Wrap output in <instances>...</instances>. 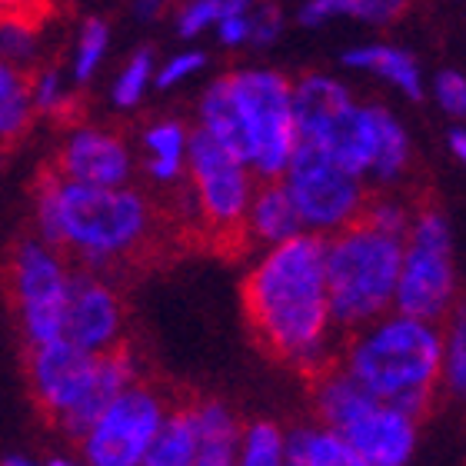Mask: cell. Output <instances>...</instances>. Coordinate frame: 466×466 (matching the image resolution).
Listing matches in <instances>:
<instances>
[{
  "label": "cell",
  "mask_w": 466,
  "mask_h": 466,
  "mask_svg": "<svg viewBox=\"0 0 466 466\" xmlns=\"http://www.w3.org/2000/svg\"><path fill=\"white\" fill-rule=\"evenodd\" d=\"M190 130L177 116H160L144 127L140 150H144V170L157 187L184 184L187 174V150H190Z\"/></svg>",
  "instance_id": "cell-19"
},
{
  "label": "cell",
  "mask_w": 466,
  "mask_h": 466,
  "mask_svg": "<svg viewBox=\"0 0 466 466\" xmlns=\"http://www.w3.org/2000/svg\"><path fill=\"white\" fill-rule=\"evenodd\" d=\"M260 177L227 147L190 130L184 184H177L180 220L214 243H243V214Z\"/></svg>",
  "instance_id": "cell-8"
},
{
  "label": "cell",
  "mask_w": 466,
  "mask_h": 466,
  "mask_svg": "<svg viewBox=\"0 0 466 466\" xmlns=\"http://www.w3.org/2000/svg\"><path fill=\"white\" fill-rule=\"evenodd\" d=\"M340 433L347 437L357 466H407L417 453L420 420L393 403L373 400Z\"/></svg>",
  "instance_id": "cell-15"
},
{
  "label": "cell",
  "mask_w": 466,
  "mask_h": 466,
  "mask_svg": "<svg viewBox=\"0 0 466 466\" xmlns=\"http://www.w3.org/2000/svg\"><path fill=\"white\" fill-rule=\"evenodd\" d=\"M283 447L287 433L270 420H253L240 427V447H237V463L243 466H283Z\"/></svg>",
  "instance_id": "cell-28"
},
{
  "label": "cell",
  "mask_w": 466,
  "mask_h": 466,
  "mask_svg": "<svg viewBox=\"0 0 466 466\" xmlns=\"http://www.w3.org/2000/svg\"><path fill=\"white\" fill-rule=\"evenodd\" d=\"M457 260H453V227L440 207H417L410 230L403 233L393 310L443 323L457 310Z\"/></svg>",
  "instance_id": "cell-9"
},
{
  "label": "cell",
  "mask_w": 466,
  "mask_h": 466,
  "mask_svg": "<svg viewBox=\"0 0 466 466\" xmlns=\"http://www.w3.org/2000/svg\"><path fill=\"white\" fill-rule=\"evenodd\" d=\"M154 70H157V57L154 50H134L127 64L116 70L114 84H110V100H114L116 110H137L144 104V97L154 90Z\"/></svg>",
  "instance_id": "cell-27"
},
{
  "label": "cell",
  "mask_w": 466,
  "mask_h": 466,
  "mask_svg": "<svg viewBox=\"0 0 466 466\" xmlns=\"http://www.w3.org/2000/svg\"><path fill=\"white\" fill-rule=\"evenodd\" d=\"M167 400L147 383H130L110 397L77 437V450L90 466H144L147 450L167 417Z\"/></svg>",
  "instance_id": "cell-12"
},
{
  "label": "cell",
  "mask_w": 466,
  "mask_h": 466,
  "mask_svg": "<svg viewBox=\"0 0 466 466\" xmlns=\"http://www.w3.org/2000/svg\"><path fill=\"white\" fill-rule=\"evenodd\" d=\"M210 34H217V40L230 50L247 47V44H250V10H230L224 17H217Z\"/></svg>",
  "instance_id": "cell-35"
},
{
  "label": "cell",
  "mask_w": 466,
  "mask_h": 466,
  "mask_svg": "<svg viewBox=\"0 0 466 466\" xmlns=\"http://www.w3.org/2000/svg\"><path fill=\"white\" fill-rule=\"evenodd\" d=\"M323 243L310 230L260 247L243 277V313L253 337L273 360L313 377L340 350L323 270Z\"/></svg>",
  "instance_id": "cell-1"
},
{
  "label": "cell",
  "mask_w": 466,
  "mask_h": 466,
  "mask_svg": "<svg viewBox=\"0 0 466 466\" xmlns=\"http://www.w3.org/2000/svg\"><path fill=\"white\" fill-rule=\"evenodd\" d=\"M443 323L387 310L347 333L337 363L357 377L373 400L423 417L440 393Z\"/></svg>",
  "instance_id": "cell-4"
},
{
  "label": "cell",
  "mask_w": 466,
  "mask_h": 466,
  "mask_svg": "<svg viewBox=\"0 0 466 466\" xmlns=\"http://www.w3.org/2000/svg\"><path fill=\"white\" fill-rule=\"evenodd\" d=\"M280 180L297 207L303 230L317 237H330L343 227L357 224L370 197L363 177L350 174L347 167H340L310 144H297Z\"/></svg>",
  "instance_id": "cell-11"
},
{
  "label": "cell",
  "mask_w": 466,
  "mask_h": 466,
  "mask_svg": "<svg viewBox=\"0 0 466 466\" xmlns=\"http://www.w3.org/2000/svg\"><path fill=\"white\" fill-rule=\"evenodd\" d=\"M283 463L290 466H357V457L350 450L347 437L340 430L327 427V423H310V427H297L287 433V447H283Z\"/></svg>",
  "instance_id": "cell-21"
},
{
  "label": "cell",
  "mask_w": 466,
  "mask_h": 466,
  "mask_svg": "<svg viewBox=\"0 0 466 466\" xmlns=\"http://www.w3.org/2000/svg\"><path fill=\"white\" fill-rule=\"evenodd\" d=\"M187 420L194 430V466H233L240 447V420L220 400L187 403Z\"/></svg>",
  "instance_id": "cell-17"
},
{
  "label": "cell",
  "mask_w": 466,
  "mask_h": 466,
  "mask_svg": "<svg viewBox=\"0 0 466 466\" xmlns=\"http://www.w3.org/2000/svg\"><path fill=\"white\" fill-rule=\"evenodd\" d=\"M194 130L240 157L260 180L280 177L300 144L290 77L270 67H240L217 77L200 94Z\"/></svg>",
  "instance_id": "cell-3"
},
{
  "label": "cell",
  "mask_w": 466,
  "mask_h": 466,
  "mask_svg": "<svg viewBox=\"0 0 466 466\" xmlns=\"http://www.w3.org/2000/svg\"><path fill=\"white\" fill-rule=\"evenodd\" d=\"M34 124L27 70L0 57V150H7Z\"/></svg>",
  "instance_id": "cell-23"
},
{
  "label": "cell",
  "mask_w": 466,
  "mask_h": 466,
  "mask_svg": "<svg viewBox=\"0 0 466 466\" xmlns=\"http://www.w3.org/2000/svg\"><path fill=\"white\" fill-rule=\"evenodd\" d=\"M70 273H74V263L67 253L40 240L37 233L14 243L7 260V293L27 347L60 337V307H64Z\"/></svg>",
  "instance_id": "cell-10"
},
{
  "label": "cell",
  "mask_w": 466,
  "mask_h": 466,
  "mask_svg": "<svg viewBox=\"0 0 466 466\" xmlns=\"http://www.w3.org/2000/svg\"><path fill=\"white\" fill-rule=\"evenodd\" d=\"M167 4H170V0H134V10H137V17L154 20Z\"/></svg>",
  "instance_id": "cell-38"
},
{
  "label": "cell",
  "mask_w": 466,
  "mask_h": 466,
  "mask_svg": "<svg viewBox=\"0 0 466 466\" xmlns=\"http://www.w3.org/2000/svg\"><path fill=\"white\" fill-rule=\"evenodd\" d=\"M410 0H307L300 7L303 27H323L333 20H357L370 27H387L407 14Z\"/></svg>",
  "instance_id": "cell-22"
},
{
  "label": "cell",
  "mask_w": 466,
  "mask_h": 466,
  "mask_svg": "<svg viewBox=\"0 0 466 466\" xmlns=\"http://www.w3.org/2000/svg\"><path fill=\"white\" fill-rule=\"evenodd\" d=\"M300 230L303 224L297 217V207H293L280 177L257 180L250 204H247V214H243V243H253L260 250V247L290 240Z\"/></svg>",
  "instance_id": "cell-16"
},
{
  "label": "cell",
  "mask_w": 466,
  "mask_h": 466,
  "mask_svg": "<svg viewBox=\"0 0 466 466\" xmlns=\"http://www.w3.org/2000/svg\"><path fill=\"white\" fill-rule=\"evenodd\" d=\"M0 463H4V466H30L34 460H30L27 453H7V457L0 460Z\"/></svg>",
  "instance_id": "cell-39"
},
{
  "label": "cell",
  "mask_w": 466,
  "mask_h": 466,
  "mask_svg": "<svg viewBox=\"0 0 466 466\" xmlns=\"http://www.w3.org/2000/svg\"><path fill=\"white\" fill-rule=\"evenodd\" d=\"M287 27V20H283V10L277 4H267V0H253L250 7V44L253 47H270L277 44Z\"/></svg>",
  "instance_id": "cell-33"
},
{
  "label": "cell",
  "mask_w": 466,
  "mask_h": 466,
  "mask_svg": "<svg viewBox=\"0 0 466 466\" xmlns=\"http://www.w3.org/2000/svg\"><path fill=\"white\" fill-rule=\"evenodd\" d=\"M400 253L403 240L373 230L370 224L343 227L323 243V270H327V297L337 330L350 333L380 313L393 310Z\"/></svg>",
  "instance_id": "cell-6"
},
{
  "label": "cell",
  "mask_w": 466,
  "mask_h": 466,
  "mask_svg": "<svg viewBox=\"0 0 466 466\" xmlns=\"http://www.w3.org/2000/svg\"><path fill=\"white\" fill-rule=\"evenodd\" d=\"M30 107L34 116H50V120H70L77 114V87L74 80L57 67H30Z\"/></svg>",
  "instance_id": "cell-24"
},
{
  "label": "cell",
  "mask_w": 466,
  "mask_h": 466,
  "mask_svg": "<svg viewBox=\"0 0 466 466\" xmlns=\"http://www.w3.org/2000/svg\"><path fill=\"white\" fill-rule=\"evenodd\" d=\"M0 57L30 70L40 60V17H0Z\"/></svg>",
  "instance_id": "cell-30"
},
{
  "label": "cell",
  "mask_w": 466,
  "mask_h": 466,
  "mask_svg": "<svg viewBox=\"0 0 466 466\" xmlns=\"http://www.w3.org/2000/svg\"><path fill=\"white\" fill-rule=\"evenodd\" d=\"M144 466H194V430L187 410H167L154 443L147 450Z\"/></svg>",
  "instance_id": "cell-26"
},
{
  "label": "cell",
  "mask_w": 466,
  "mask_h": 466,
  "mask_svg": "<svg viewBox=\"0 0 466 466\" xmlns=\"http://www.w3.org/2000/svg\"><path fill=\"white\" fill-rule=\"evenodd\" d=\"M124 300L114 283L94 270L74 267L60 307V340L87 353H107L124 343Z\"/></svg>",
  "instance_id": "cell-13"
},
{
  "label": "cell",
  "mask_w": 466,
  "mask_h": 466,
  "mask_svg": "<svg viewBox=\"0 0 466 466\" xmlns=\"http://www.w3.org/2000/svg\"><path fill=\"white\" fill-rule=\"evenodd\" d=\"M447 150L450 157H457V160H466V130L463 127H450L447 130Z\"/></svg>",
  "instance_id": "cell-37"
},
{
  "label": "cell",
  "mask_w": 466,
  "mask_h": 466,
  "mask_svg": "<svg viewBox=\"0 0 466 466\" xmlns=\"http://www.w3.org/2000/svg\"><path fill=\"white\" fill-rule=\"evenodd\" d=\"M160 217L130 184L87 187L54 170L34 187V233L54 243L80 270L110 273L154 243Z\"/></svg>",
  "instance_id": "cell-2"
},
{
  "label": "cell",
  "mask_w": 466,
  "mask_h": 466,
  "mask_svg": "<svg viewBox=\"0 0 466 466\" xmlns=\"http://www.w3.org/2000/svg\"><path fill=\"white\" fill-rule=\"evenodd\" d=\"M207 67V54L204 50H180L174 57H167L164 64H157L154 70V90H177L184 87L187 80H194L200 70Z\"/></svg>",
  "instance_id": "cell-32"
},
{
  "label": "cell",
  "mask_w": 466,
  "mask_h": 466,
  "mask_svg": "<svg viewBox=\"0 0 466 466\" xmlns=\"http://www.w3.org/2000/svg\"><path fill=\"white\" fill-rule=\"evenodd\" d=\"M310 380H313V410H317V420L333 430H347L373 403V397L363 390V383L357 377H350L337 360H333L330 367L317 370Z\"/></svg>",
  "instance_id": "cell-20"
},
{
  "label": "cell",
  "mask_w": 466,
  "mask_h": 466,
  "mask_svg": "<svg viewBox=\"0 0 466 466\" xmlns=\"http://www.w3.org/2000/svg\"><path fill=\"white\" fill-rule=\"evenodd\" d=\"M50 170L74 184L120 187L130 184V177H134V150L110 127L74 124Z\"/></svg>",
  "instance_id": "cell-14"
},
{
  "label": "cell",
  "mask_w": 466,
  "mask_h": 466,
  "mask_svg": "<svg viewBox=\"0 0 466 466\" xmlns=\"http://www.w3.org/2000/svg\"><path fill=\"white\" fill-rule=\"evenodd\" d=\"M413 210H417V207L410 204V200H403L400 194H390V190L373 194V190H370L360 220L370 224L373 230L390 233V237H400V240H403V233L410 230V220H413Z\"/></svg>",
  "instance_id": "cell-31"
},
{
  "label": "cell",
  "mask_w": 466,
  "mask_h": 466,
  "mask_svg": "<svg viewBox=\"0 0 466 466\" xmlns=\"http://www.w3.org/2000/svg\"><path fill=\"white\" fill-rule=\"evenodd\" d=\"M343 64L350 70H360L367 77H377L390 87H397L403 97L420 100L427 94L423 87V67L410 50L397 47V44H357L343 54Z\"/></svg>",
  "instance_id": "cell-18"
},
{
  "label": "cell",
  "mask_w": 466,
  "mask_h": 466,
  "mask_svg": "<svg viewBox=\"0 0 466 466\" xmlns=\"http://www.w3.org/2000/svg\"><path fill=\"white\" fill-rule=\"evenodd\" d=\"M290 94L300 144L317 147L350 174L367 180L390 110L357 100L340 77L323 70L290 80Z\"/></svg>",
  "instance_id": "cell-7"
},
{
  "label": "cell",
  "mask_w": 466,
  "mask_h": 466,
  "mask_svg": "<svg viewBox=\"0 0 466 466\" xmlns=\"http://www.w3.org/2000/svg\"><path fill=\"white\" fill-rule=\"evenodd\" d=\"M107 54H110V24L100 17L84 20L77 27L74 47H70V80H74V87H87L90 80L100 74Z\"/></svg>",
  "instance_id": "cell-25"
},
{
  "label": "cell",
  "mask_w": 466,
  "mask_h": 466,
  "mask_svg": "<svg viewBox=\"0 0 466 466\" xmlns=\"http://www.w3.org/2000/svg\"><path fill=\"white\" fill-rule=\"evenodd\" d=\"M54 0H0V17H44Z\"/></svg>",
  "instance_id": "cell-36"
},
{
  "label": "cell",
  "mask_w": 466,
  "mask_h": 466,
  "mask_svg": "<svg viewBox=\"0 0 466 466\" xmlns=\"http://www.w3.org/2000/svg\"><path fill=\"white\" fill-rule=\"evenodd\" d=\"M433 100L440 104L443 114L453 120H463L466 114V77L460 70H440L433 77Z\"/></svg>",
  "instance_id": "cell-34"
},
{
  "label": "cell",
  "mask_w": 466,
  "mask_h": 466,
  "mask_svg": "<svg viewBox=\"0 0 466 466\" xmlns=\"http://www.w3.org/2000/svg\"><path fill=\"white\" fill-rule=\"evenodd\" d=\"M443 347H440V390L450 397H463L466 390V320L463 313L453 310L447 317Z\"/></svg>",
  "instance_id": "cell-29"
},
{
  "label": "cell",
  "mask_w": 466,
  "mask_h": 466,
  "mask_svg": "<svg viewBox=\"0 0 466 466\" xmlns=\"http://www.w3.org/2000/svg\"><path fill=\"white\" fill-rule=\"evenodd\" d=\"M27 380L34 403L77 440L110 397L140 380V363L124 343L107 353H87L57 337L27 347Z\"/></svg>",
  "instance_id": "cell-5"
}]
</instances>
